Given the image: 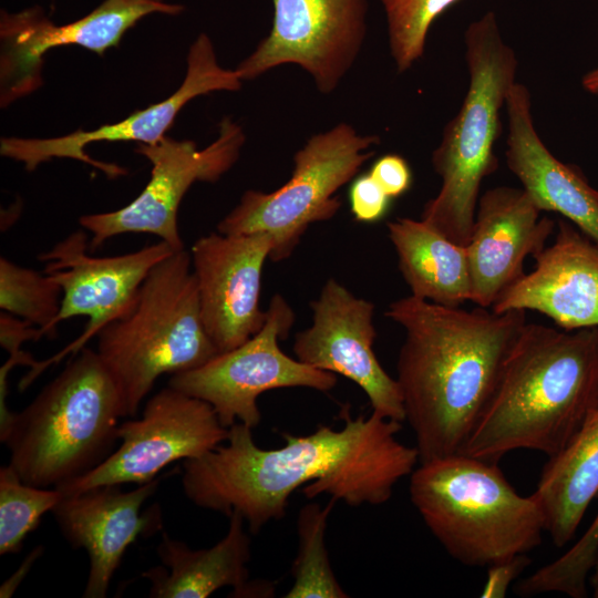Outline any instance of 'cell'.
I'll use <instances>...</instances> for the list:
<instances>
[{
  "instance_id": "d6986e66",
  "label": "cell",
  "mask_w": 598,
  "mask_h": 598,
  "mask_svg": "<svg viewBox=\"0 0 598 598\" xmlns=\"http://www.w3.org/2000/svg\"><path fill=\"white\" fill-rule=\"evenodd\" d=\"M540 212L523 188L498 186L480 197L465 246L472 285L470 301L492 308L525 275L526 257H535L545 248L555 226L554 220L540 217Z\"/></svg>"
},
{
  "instance_id": "836d02e7",
  "label": "cell",
  "mask_w": 598,
  "mask_h": 598,
  "mask_svg": "<svg viewBox=\"0 0 598 598\" xmlns=\"http://www.w3.org/2000/svg\"><path fill=\"white\" fill-rule=\"evenodd\" d=\"M42 551H43V547L38 546L24 558L20 567L16 570V573L12 574L11 577L8 578L1 585L0 587L1 598L11 597L14 594L19 585L22 582L24 577L28 575V573L32 568L37 558L42 554Z\"/></svg>"
},
{
  "instance_id": "8fae6325",
  "label": "cell",
  "mask_w": 598,
  "mask_h": 598,
  "mask_svg": "<svg viewBox=\"0 0 598 598\" xmlns=\"http://www.w3.org/2000/svg\"><path fill=\"white\" fill-rule=\"evenodd\" d=\"M120 446L87 474L59 487L64 496L99 485L146 484L167 465L195 458L226 442L214 408L167 386L145 404L143 414L120 424Z\"/></svg>"
},
{
  "instance_id": "ba28073f",
  "label": "cell",
  "mask_w": 598,
  "mask_h": 598,
  "mask_svg": "<svg viewBox=\"0 0 598 598\" xmlns=\"http://www.w3.org/2000/svg\"><path fill=\"white\" fill-rule=\"evenodd\" d=\"M378 135H361L348 123L308 138L293 155L291 177L270 193L246 190L217 225L223 235L269 234L270 260L288 258L310 225L331 219L341 206L336 192L370 159Z\"/></svg>"
},
{
  "instance_id": "d590c367",
  "label": "cell",
  "mask_w": 598,
  "mask_h": 598,
  "mask_svg": "<svg viewBox=\"0 0 598 598\" xmlns=\"http://www.w3.org/2000/svg\"><path fill=\"white\" fill-rule=\"evenodd\" d=\"M590 574L589 584L592 589V596L598 598V556Z\"/></svg>"
},
{
  "instance_id": "e0dca14e",
  "label": "cell",
  "mask_w": 598,
  "mask_h": 598,
  "mask_svg": "<svg viewBox=\"0 0 598 598\" xmlns=\"http://www.w3.org/2000/svg\"><path fill=\"white\" fill-rule=\"evenodd\" d=\"M272 238L266 233L199 237L190 249L206 331L218 352L243 344L262 328L261 276Z\"/></svg>"
},
{
  "instance_id": "44dd1931",
  "label": "cell",
  "mask_w": 598,
  "mask_h": 598,
  "mask_svg": "<svg viewBox=\"0 0 598 598\" xmlns=\"http://www.w3.org/2000/svg\"><path fill=\"white\" fill-rule=\"evenodd\" d=\"M505 105L508 168L542 212L560 214L598 245V190L578 166L560 162L543 143L534 126L530 93L524 84L513 85Z\"/></svg>"
},
{
  "instance_id": "484cf974",
  "label": "cell",
  "mask_w": 598,
  "mask_h": 598,
  "mask_svg": "<svg viewBox=\"0 0 598 598\" xmlns=\"http://www.w3.org/2000/svg\"><path fill=\"white\" fill-rule=\"evenodd\" d=\"M61 286L44 271L0 258V308L38 327L42 336H56L55 319L62 305Z\"/></svg>"
},
{
  "instance_id": "52a82bcc",
  "label": "cell",
  "mask_w": 598,
  "mask_h": 598,
  "mask_svg": "<svg viewBox=\"0 0 598 598\" xmlns=\"http://www.w3.org/2000/svg\"><path fill=\"white\" fill-rule=\"evenodd\" d=\"M96 352L124 417L135 416L161 375L198 368L219 353L203 321L190 254L174 251L151 269L131 309L99 332Z\"/></svg>"
},
{
  "instance_id": "9c48e42d",
  "label": "cell",
  "mask_w": 598,
  "mask_h": 598,
  "mask_svg": "<svg viewBox=\"0 0 598 598\" xmlns=\"http://www.w3.org/2000/svg\"><path fill=\"white\" fill-rule=\"evenodd\" d=\"M266 313L262 328L249 340L168 381L169 386L209 403L227 429L237 420L258 426L257 399L264 392L296 386L328 392L337 384L336 373L292 359L279 348L278 341L295 322V312L281 295L271 298Z\"/></svg>"
},
{
  "instance_id": "4316f807",
  "label": "cell",
  "mask_w": 598,
  "mask_h": 598,
  "mask_svg": "<svg viewBox=\"0 0 598 598\" xmlns=\"http://www.w3.org/2000/svg\"><path fill=\"white\" fill-rule=\"evenodd\" d=\"M63 496L55 487H37L24 483L9 464L1 466L0 555L19 553L25 537Z\"/></svg>"
},
{
  "instance_id": "1f68e13d",
  "label": "cell",
  "mask_w": 598,
  "mask_h": 598,
  "mask_svg": "<svg viewBox=\"0 0 598 598\" xmlns=\"http://www.w3.org/2000/svg\"><path fill=\"white\" fill-rule=\"evenodd\" d=\"M530 563L527 554H519L489 565L481 597L504 598L512 582Z\"/></svg>"
},
{
  "instance_id": "ffe728a7",
  "label": "cell",
  "mask_w": 598,
  "mask_h": 598,
  "mask_svg": "<svg viewBox=\"0 0 598 598\" xmlns=\"http://www.w3.org/2000/svg\"><path fill=\"white\" fill-rule=\"evenodd\" d=\"M494 302V312L535 310L564 330L598 327V245L567 220H558L554 243Z\"/></svg>"
},
{
  "instance_id": "7c38bea8",
  "label": "cell",
  "mask_w": 598,
  "mask_h": 598,
  "mask_svg": "<svg viewBox=\"0 0 598 598\" xmlns=\"http://www.w3.org/2000/svg\"><path fill=\"white\" fill-rule=\"evenodd\" d=\"M269 34L236 71L254 80L296 64L322 94L332 93L353 66L367 35L368 0H271Z\"/></svg>"
},
{
  "instance_id": "9a60e30c",
  "label": "cell",
  "mask_w": 598,
  "mask_h": 598,
  "mask_svg": "<svg viewBox=\"0 0 598 598\" xmlns=\"http://www.w3.org/2000/svg\"><path fill=\"white\" fill-rule=\"evenodd\" d=\"M310 306L312 323L295 337L297 359L357 383L367 394L373 413L405 421L399 383L382 368L373 351L377 338L373 303L355 297L330 278Z\"/></svg>"
},
{
  "instance_id": "5bb4252c",
  "label": "cell",
  "mask_w": 598,
  "mask_h": 598,
  "mask_svg": "<svg viewBox=\"0 0 598 598\" xmlns=\"http://www.w3.org/2000/svg\"><path fill=\"white\" fill-rule=\"evenodd\" d=\"M184 6L159 0H104L75 21L55 24L34 6L19 12L1 11L0 104L37 91L43 83L45 53L62 45H80L99 55L118 47L124 33L152 13L177 16Z\"/></svg>"
},
{
  "instance_id": "d6a6232c",
  "label": "cell",
  "mask_w": 598,
  "mask_h": 598,
  "mask_svg": "<svg viewBox=\"0 0 598 598\" xmlns=\"http://www.w3.org/2000/svg\"><path fill=\"white\" fill-rule=\"evenodd\" d=\"M42 337L38 327L6 311L1 312L0 343L9 353L20 351L23 342L38 341Z\"/></svg>"
},
{
  "instance_id": "f1b7e54d",
  "label": "cell",
  "mask_w": 598,
  "mask_h": 598,
  "mask_svg": "<svg viewBox=\"0 0 598 598\" xmlns=\"http://www.w3.org/2000/svg\"><path fill=\"white\" fill-rule=\"evenodd\" d=\"M597 556L598 513L573 547L519 581L516 592L525 597L560 592L571 598H584L587 596V580Z\"/></svg>"
},
{
  "instance_id": "5b68a950",
  "label": "cell",
  "mask_w": 598,
  "mask_h": 598,
  "mask_svg": "<svg viewBox=\"0 0 598 598\" xmlns=\"http://www.w3.org/2000/svg\"><path fill=\"white\" fill-rule=\"evenodd\" d=\"M409 491L432 535L465 566L488 567L542 543L539 505L516 492L497 462L463 453L422 462Z\"/></svg>"
},
{
  "instance_id": "2e32d148",
  "label": "cell",
  "mask_w": 598,
  "mask_h": 598,
  "mask_svg": "<svg viewBox=\"0 0 598 598\" xmlns=\"http://www.w3.org/2000/svg\"><path fill=\"white\" fill-rule=\"evenodd\" d=\"M243 80L238 72L223 68L217 60L213 42L200 33L187 54V71L179 87L167 99L137 110L126 118L102 125L92 131L75 132L49 138L2 137L0 154L24 164L28 171L52 158H73L101 169L109 177L126 174L115 164L93 159L84 148L95 142H137L153 144L165 136L178 112L196 96L217 91H238Z\"/></svg>"
},
{
  "instance_id": "7a4b0ae2",
  "label": "cell",
  "mask_w": 598,
  "mask_h": 598,
  "mask_svg": "<svg viewBox=\"0 0 598 598\" xmlns=\"http://www.w3.org/2000/svg\"><path fill=\"white\" fill-rule=\"evenodd\" d=\"M385 316L405 338L396 370L420 463L460 453L486 408L526 310H465L409 296Z\"/></svg>"
},
{
  "instance_id": "3957f363",
  "label": "cell",
  "mask_w": 598,
  "mask_h": 598,
  "mask_svg": "<svg viewBox=\"0 0 598 598\" xmlns=\"http://www.w3.org/2000/svg\"><path fill=\"white\" fill-rule=\"evenodd\" d=\"M598 406V327L525 323L460 451L497 462L516 450L557 454Z\"/></svg>"
},
{
  "instance_id": "6da1fadb",
  "label": "cell",
  "mask_w": 598,
  "mask_h": 598,
  "mask_svg": "<svg viewBox=\"0 0 598 598\" xmlns=\"http://www.w3.org/2000/svg\"><path fill=\"white\" fill-rule=\"evenodd\" d=\"M340 430L320 424L307 435L281 433L279 448H260L252 429L236 422L227 444L183 462L182 486L196 506L230 516L238 513L257 534L285 516L291 494L307 498L328 494L349 506L386 503L395 484L414 471L416 447L402 444V423L382 417H352L341 408Z\"/></svg>"
},
{
  "instance_id": "603a6c76",
  "label": "cell",
  "mask_w": 598,
  "mask_h": 598,
  "mask_svg": "<svg viewBox=\"0 0 598 598\" xmlns=\"http://www.w3.org/2000/svg\"><path fill=\"white\" fill-rule=\"evenodd\" d=\"M532 496L544 515L545 532L563 547L598 496V406L568 443L548 457Z\"/></svg>"
},
{
  "instance_id": "4fadbf2b",
  "label": "cell",
  "mask_w": 598,
  "mask_h": 598,
  "mask_svg": "<svg viewBox=\"0 0 598 598\" xmlns=\"http://www.w3.org/2000/svg\"><path fill=\"white\" fill-rule=\"evenodd\" d=\"M175 250L164 240L140 250L111 256L90 255V238L75 230L49 251L39 255L44 272L62 288L63 297L55 326L72 317H89L83 333L59 354L38 362L19 383L25 390L51 363L68 353H78L86 342L133 306L138 289L151 269Z\"/></svg>"
},
{
  "instance_id": "cb8c5ba5",
  "label": "cell",
  "mask_w": 598,
  "mask_h": 598,
  "mask_svg": "<svg viewBox=\"0 0 598 598\" xmlns=\"http://www.w3.org/2000/svg\"><path fill=\"white\" fill-rule=\"evenodd\" d=\"M386 226L412 296L446 307L471 300L465 246L453 243L423 219L402 217Z\"/></svg>"
},
{
  "instance_id": "277c9868",
  "label": "cell",
  "mask_w": 598,
  "mask_h": 598,
  "mask_svg": "<svg viewBox=\"0 0 598 598\" xmlns=\"http://www.w3.org/2000/svg\"><path fill=\"white\" fill-rule=\"evenodd\" d=\"M124 417L118 390L97 352L82 348L0 439L9 465L37 487H59L104 462Z\"/></svg>"
},
{
  "instance_id": "7402d4cb",
  "label": "cell",
  "mask_w": 598,
  "mask_h": 598,
  "mask_svg": "<svg viewBox=\"0 0 598 598\" xmlns=\"http://www.w3.org/2000/svg\"><path fill=\"white\" fill-rule=\"evenodd\" d=\"M238 513L229 516L226 535L214 546L193 549L162 532L156 553L161 566L142 574L152 598H206L223 587L238 591L249 581L250 537Z\"/></svg>"
},
{
  "instance_id": "ac0fdd59",
  "label": "cell",
  "mask_w": 598,
  "mask_h": 598,
  "mask_svg": "<svg viewBox=\"0 0 598 598\" xmlns=\"http://www.w3.org/2000/svg\"><path fill=\"white\" fill-rule=\"evenodd\" d=\"M161 478L123 492L121 485H99L63 496L52 513L56 524L74 548H84L90 570L85 598H104L125 550L140 536L163 529L162 512L154 505L142 512L156 492Z\"/></svg>"
},
{
  "instance_id": "8d00e7d4",
  "label": "cell",
  "mask_w": 598,
  "mask_h": 598,
  "mask_svg": "<svg viewBox=\"0 0 598 598\" xmlns=\"http://www.w3.org/2000/svg\"><path fill=\"white\" fill-rule=\"evenodd\" d=\"M159 1H164V0H159Z\"/></svg>"
},
{
  "instance_id": "d4e9b609",
  "label": "cell",
  "mask_w": 598,
  "mask_h": 598,
  "mask_svg": "<svg viewBox=\"0 0 598 598\" xmlns=\"http://www.w3.org/2000/svg\"><path fill=\"white\" fill-rule=\"evenodd\" d=\"M336 499L326 506L306 504L297 517L298 550L291 573L292 587L286 598H348L332 570L326 546V530Z\"/></svg>"
},
{
  "instance_id": "e575fe53",
  "label": "cell",
  "mask_w": 598,
  "mask_h": 598,
  "mask_svg": "<svg viewBox=\"0 0 598 598\" xmlns=\"http://www.w3.org/2000/svg\"><path fill=\"white\" fill-rule=\"evenodd\" d=\"M581 84L587 92L598 95V68L587 72L581 79Z\"/></svg>"
},
{
  "instance_id": "30bf717a",
  "label": "cell",
  "mask_w": 598,
  "mask_h": 598,
  "mask_svg": "<svg viewBox=\"0 0 598 598\" xmlns=\"http://www.w3.org/2000/svg\"><path fill=\"white\" fill-rule=\"evenodd\" d=\"M245 141L243 127L225 117L216 140L202 150L193 141L167 135L153 144H138L135 152L152 164L150 182L128 205L80 217L82 228L91 233L90 251L125 233L153 234L175 251L183 250L177 212L184 195L194 183H216L226 174L238 161Z\"/></svg>"
},
{
  "instance_id": "8992f818",
  "label": "cell",
  "mask_w": 598,
  "mask_h": 598,
  "mask_svg": "<svg viewBox=\"0 0 598 598\" xmlns=\"http://www.w3.org/2000/svg\"><path fill=\"white\" fill-rule=\"evenodd\" d=\"M464 42L470 82L460 111L445 125L432 153L442 184L421 215L461 246L472 235L481 184L498 168L494 146L502 131L499 114L516 83L518 65L492 11L467 27Z\"/></svg>"
},
{
  "instance_id": "4dcf8cb0",
  "label": "cell",
  "mask_w": 598,
  "mask_h": 598,
  "mask_svg": "<svg viewBox=\"0 0 598 598\" xmlns=\"http://www.w3.org/2000/svg\"><path fill=\"white\" fill-rule=\"evenodd\" d=\"M369 174L391 198L408 192L412 184L409 163L398 154H385L378 158Z\"/></svg>"
},
{
  "instance_id": "f546056e",
  "label": "cell",
  "mask_w": 598,
  "mask_h": 598,
  "mask_svg": "<svg viewBox=\"0 0 598 598\" xmlns=\"http://www.w3.org/2000/svg\"><path fill=\"white\" fill-rule=\"evenodd\" d=\"M391 197L367 173L352 181L349 190L350 209L361 223H374L382 219L389 210Z\"/></svg>"
},
{
  "instance_id": "83f0119b",
  "label": "cell",
  "mask_w": 598,
  "mask_h": 598,
  "mask_svg": "<svg viewBox=\"0 0 598 598\" xmlns=\"http://www.w3.org/2000/svg\"><path fill=\"white\" fill-rule=\"evenodd\" d=\"M384 11L388 42L398 72L424 54L434 21L458 0H378Z\"/></svg>"
}]
</instances>
